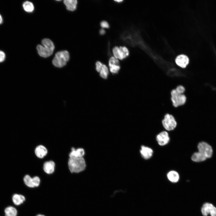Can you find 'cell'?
<instances>
[{"mask_svg": "<svg viewBox=\"0 0 216 216\" xmlns=\"http://www.w3.org/2000/svg\"><path fill=\"white\" fill-rule=\"evenodd\" d=\"M122 59L127 58L129 55V51L125 46H120L119 47Z\"/></svg>", "mask_w": 216, "mask_h": 216, "instance_id": "44dd1931", "label": "cell"}, {"mask_svg": "<svg viewBox=\"0 0 216 216\" xmlns=\"http://www.w3.org/2000/svg\"><path fill=\"white\" fill-rule=\"evenodd\" d=\"M109 66L110 72L113 74L117 73L120 68L119 65H112Z\"/></svg>", "mask_w": 216, "mask_h": 216, "instance_id": "cb8c5ba5", "label": "cell"}, {"mask_svg": "<svg viewBox=\"0 0 216 216\" xmlns=\"http://www.w3.org/2000/svg\"><path fill=\"white\" fill-rule=\"evenodd\" d=\"M47 150L43 146L40 145L38 146L35 149V153L38 158H42L47 154Z\"/></svg>", "mask_w": 216, "mask_h": 216, "instance_id": "5bb4252c", "label": "cell"}, {"mask_svg": "<svg viewBox=\"0 0 216 216\" xmlns=\"http://www.w3.org/2000/svg\"><path fill=\"white\" fill-rule=\"evenodd\" d=\"M156 140L160 145L163 146L166 145L170 140L168 133L165 131L161 132L157 135Z\"/></svg>", "mask_w": 216, "mask_h": 216, "instance_id": "9c48e42d", "label": "cell"}, {"mask_svg": "<svg viewBox=\"0 0 216 216\" xmlns=\"http://www.w3.org/2000/svg\"><path fill=\"white\" fill-rule=\"evenodd\" d=\"M103 64L99 61H97L96 63V69L98 72H100L102 68Z\"/></svg>", "mask_w": 216, "mask_h": 216, "instance_id": "4316f807", "label": "cell"}, {"mask_svg": "<svg viewBox=\"0 0 216 216\" xmlns=\"http://www.w3.org/2000/svg\"><path fill=\"white\" fill-rule=\"evenodd\" d=\"M201 212L204 216L210 214L211 216H216V207L209 203L204 204L201 208Z\"/></svg>", "mask_w": 216, "mask_h": 216, "instance_id": "ba28073f", "label": "cell"}, {"mask_svg": "<svg viewBox=\"0 0 216 216\" xmlns=\"http://www.w3.org/2000/svg\"><path fill=\"white\" fill-rule=\"evenodd\" d=\"M101 27L103 28H108L110 27V26L108 22L105 20L101 21L100 22Z\"/></svg>", "mask_w": 216, "mask_h": 216, "instance_id": "484cf974", "label": "cell"}, {"mask_svg": "<svg viewBox=\"0 0 216 216\" xmlns=\"http://www.w3.org/2000/svg\"><path fill=\"white\" fill-rule=\"evenodd\" d=\"M68 166L70 172L79 173L84 170L86 167V163L83 157L78 158H69Z\"/></svg>", "mask_w": 216, "mask_h": 216, "instance_id": "3957f363", "label": "cell"}, {"mask_svg": "<svg viewBox=\"0 0 216 216\" xmlns=\"http://www.w3.org/2000/svg\"><path fill=\"white\" fill-rule=\"evenodd\" d=\"M105 33V31L103 28L100 29V30L99 33L101 35L104 34Z\"/></svg>", "mask_w": 216, "mask_h": 216, "instance_id": "f1b7e54d", "label": "cell"}, {"mask_svg": "<svg viewBox=\"0 0 216 216\" xmlns=\"http://www.w3.org/2000/svg\"><path fill=\"white\" fill-rule=\"evenodd\" d=\"M108 70L107 67L105 64H103L100 71V76L104 79H106L108 74Z\"/></svg>", "mask_w": 216, "mask_h": 216, "instance_id": "7402d4cb", "label": "cell"}, {"mask_svg": "<svg viewBox=\"0 0 216 216\" xmlns=\"http://www.w3.org/2000/svg\"><path fill=\"white\" fill-rule=\"evenodd\" d=\"M185 89L182 85H179L171 92V100L173 106L177 108L184 105L186 102L187 98L184 94Z\"/></svg>", "mask_w": 216, "mask_h": 216, "instance_id": "6da1fadb", "label": "cell"}, {"mask_svg": "<svg viewBox=\"0 0 216 216\" xmlns=\"http://www.w3.org/2000/svg\"><path fill=\"white\" fill-rule=\"evenodd\" d=\"M168 179L172 182H177L179 179V176L177 172L174 171L169 172L167 174Z\"/></svg>", "mask_w": 216, "mask_h": 216, "instance_id": "e0dca14e", "label": "cell"}, {"mask_svg": "<svg viewBox=\"0 0 216 216\" xmlns=\"http://www.w3.org/2000/svg\"><path fill=\"white\" fill-rule=\"evenodd\" d=\"M24 10L26 12H31L34 10V6L33 4L29 1H26L22 4Z\"/></svg>", "mask_w": 216, "mask_h": 216, "instance_id": "ffe728a7", "label": "cell"}, {"mask_svg": "<svg viewBox=\"0 0 216 216\" xmlns=\"http://www.w3.org/2000/svg\"><path fill=\"white\" fill-rule=\"evenodd\" d=\"M198 152L203 155L206 158L211 157L213 154L212 147L206 142H200L198 145Z\"/></svg>", "mask_w": 216, "mask_h": 216, "instance_id": "8992f818", "label": "cell"}, {"mask_svg": "<svg viewBox=\"0 0 216 216\" xmlns=\"http://www.w3.org/2000/svg\"><path fill=\"white\" fill-rule=\"evenodd\" d=\"M41 43L42 45H38L37 47L39 55L44 58L52 55L55 48L53 42L49 39L45 38L42 40Z\"/></svg>", "mask_w": 216, "mask_h": 216, "instance_id": "7a4b0ae2", "label": "cell"}, {"mask_svg": "<svg viewBox=\"0 0 216 216\" xmlns=\"http://www.w3.org/2000/svg\"><path fill=\"white\" fill-rule=\"evenodd\" d=\"M85 154L84 150L82 148H78L76 149L74 148H72L71 151L69 154L70 158H78L83 157Z\"/></svg>", "mask_w": 216, "mask_h": 216, "instance_id": "8fae6325", "label": "cell"}, {"mask_svg": "<svg viewBox=\"0 0 216 216\" xmlns=\"http://www.w3.org/2000/svg\"><path fill=\"white\" fill-rule=\"evenodd\" d=\"M64 3L66 5L67 10L73 11L75 10L76 8L77 1L76 0H65Z\"/></svg>", "mask_w": 216, "mask_h": 216, "instance_id": "9a60e30c", "label": "cell"}, {"mask_svg": "<svg viewBox=\"0 0 216 216\" xmlns=\"http://www.w3.org/2000/svg\"><path fill=\"white\" fill-rule=\"evenodd\" d=\"M55 163L52 161L46 162L44 164L43 169L47 174H51L54 171Z\"/></svg>", "mask_w": 216, "mask_h": 216, "instance_id": "4fadbf2b", "label": "cell"}, {"mask_svg": "<svg viewBox=\"0 0 216 216\" xmlns=\"http://www.w3.org/2000/svg\"><path fill=\"white\" fill-rule=\"evenodd\" d=\"M5 216H17V212L16 209L12 206H9L4 210Z\"/></svg>", "mask_w": 216, "mask_h": 216, "instance_id": "d6986e66", "label": "cell"}, {"mask_svg": "<svg viewBox=\"0 0 216 216\" xmlns=\"http://www.w3.org/2000/svg\"><path fill=\"white\" fill-rule=\"evenodd\" d=\"M12 200L15 205L19 206L24 202L25 200V198L22 195L15 194L12 196Z\"/></svg>", "mask_w": 216, "mask_h": 216, "instance_id": "2e32d148", "label": "cell"}, {"mask_svg": "<svg viewBox=\"0 0 216 216\" xmlns=\"http://www.w3.org/2000/svg\"><path fill=\"white\" fill-rule=\"evenodd\" d=\"M114 1L116 2L121 3V2H123V0H114Z\"/></svg>", "mask_w": 216, "mask_h": 216, "instance_id": "4dcf8cb0", "label": "cell"}, {"mask_svg": "<svg viewBox=\"0 0 216 216\" xmlns=\"http://www.w3.org/2000/svg\"><path fill=\"white\" fill-rule=\"evenodd\" d=\"M69 57V53L66 50L58 52L52 60V64L56 67H62L66 64Z\"/></svg>", "mask_w": 216, "mask_h": 216, "instance_id": "277c9868", "label": "cell"}, {"mask_svg": "<svg viewBox=\"0 0 216 216\" xmlns=\"http://www.w3.org/2000/svg\"><path fill=\"white\" fill-rule=\"evenodd\" d=\"M176 64L182 68H185L189 63L188 57L186 55L182 54L178 56L175 59Z\"/></svg>", "mask_w": 216, "mask_h": 216, "instance_id": "30bf717a", "label": "cell"}, {"mask_svg": "<svg viewBox=\"0 0 216 216\" xmlns=\"http://www.w3.org/2000/svg\"><path fill=\"white\" fill-rule=\"evenodd\" d=\"M162 123L164 128L168 131L174 130L177 124L175 117L169 113L165 115L162 120Z\"/></svg>", "mask_w": 216, "mask_h": 216, "instance_id": "5b68a950", "label": "cell"}, {"mask_svg": "<svg viewBox=\"0 0 216 216\" xmlns=\"http://www.w3.org/2000/svg\"><path fill=\"white\" fill-rule=\"evenodd\" d=\"M206 159L203 155L199 152L194 153L191 157L192 160L195 162L203 161Z\"/></svg>", "mask_w": 216, "mask_h": 216, "instance_id": "ac0fdd59", "label": "cell"}, {"mask_svg": "<svg viewBox=\"0 0 216 216\" xmlns=\"http://www.w3.org/2000/svg\"><path fill=\"white\" fill-rule=\"evenodd\" d=\"M119 65L118 60L113 56L111 57L109 61V65Z\"/></svg>", "mask_w": 216, "mask_h": 216, "instance_id": "d4e9b609", "label": "cell"}, {"mask_svg": "<svg viewBox=\"0 0 216 216\" xmlns=\"http://www.w3.org/2000/svg\"><path fill=\"white\" fill-rule=\"evenodd\" d=\"M37 216H45L44 215H41V214H38L37 215Z\"/></svg>", "mask_w": 216, "mask_h": 216, "instance_id": "1f68e13d", "label": "cell"}, {"mask_svg": "<svg viewBox=\"0 0 216 216\" xmlns=\"http://www.w3.org/2000/svg\"><path fill=\"white\" fill-rule=\"evenodd\" d=\"M5 53L2 50H0V62L4 61L5 58Z\"/></svg>", "mask_w": 216, "mask_h": 216, "instance_id": "83f0119b", "label": "cell"}, {"mask_svg": "<svg viewBox=\"0 0 216 216\" xmlns=\"http://www.w3.org/2000/svg\"><path fill=\"white\" fill-rule=\"evenodd\" d=\"M140 153L142 157L146 159H148L152 156L153 151L151 148L144 146L141 147Z\"/></svg>", "mask_w": 216, "mask_h": 216, "instance_id": "7c38bea8", "label": "cell"}, {"mask_svg": "<svg viewBox=\"0 0 216 216\" xmlns=\"http://www.w3.org/2000/svg\"><path fill=\"white\" fill-rule=\"evenodd\" d=\"M23 181L25 184L30 188L38 187L40 182V179L38 177L35 176L32 178L28 175L25 176Z\"/></svg>", "mask_w": 216, "mask_h": 216, "instance_id": "52a82bcc", "label": "cell"}, {"mask_svg": "<svg viewBox=\"0 0 216 216\" xmlns=\"http://www.w3.org/2000/svg\"><path fill=\"white\" fill-rule=\"evenodd\" d=\"M112 52L113 55L115 58L120 60H122L119 47L117 46H115L112 49Z\"/></svg>", "mask_w": 216, "mask_h": 216, "instance_id": "603a6c76", "label": "cell"}, {"mask_svg": "<svg viewBox=\"0 0 216 216\" xmlns=\"http://www.w3.org/2000/svg\"><path fill=\"white\" fill-rule=\"evenodd\" d=\"M3 22V19L2 15L0 14V24H2Z\"/></svg>", "mask_w": 216, "mask_h": 216, "instance_id": "f546056e", "label": "cell"}]
</instances>
